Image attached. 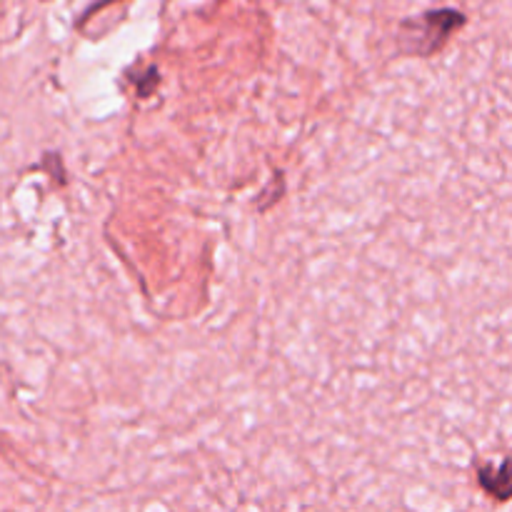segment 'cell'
Segmentation results:
<instances>
[{"label":"cell","instance_id":"cell-3","mask_svg":"<svg viewBox=\"0 0 512 512\" xmlns=\"http://www.w3.org/2000/svg\"><path fill=\"white\" fill-rule=\"evenodd\" d=\"M130 78H135V90H138L140 98H148V95H153V90L158 88L160 83V75H158V68H148L145 70V78H138V75L130 73Z\"/></svg>","mask_w":512,"mask_h":512},{"label":"cell","instance_id":"cell-2","mask_svg":"<svg viewBox=\"0 0 512 512\" xmlns=\"http://www.w3.org/2000/svg\"><path fill=\"white\" fill-rule=\"evenodd\" d=\"M480 485L488 490L490 495H495L498 500L510 498V473H508V460L500 463L498 470L483 468L480 470Z\"/></svg>","mask_w":512,"mask_h":512},{"label":"cell","instance_id":"cell-1","mask_svg":"<svg viewBox=\"0 0 512 512\" xmlns=\"http://www.w3.org/2000/svg\"><path fill=\"white\" fill-rule=\"evenodd\" d=\"M465 25V15L453 8L428 10L420 20H405L400 50L408 55H433Z\"/></svg>","mask_w":512,"mask_h":512},{"label":"cell","instance_id":"cell-4","mask_svg":"<svg viewBox=\"0 0 512 512\" xmlns=\"http://www.w3.org/2000/svg\"><path fill=\"white\" fill-rule=\"evenodd\" d=\"M110 3H118V0H95V3L90 5L88 10H85V15H83V18H80V23H83L85 18H90V15H93V13H98L100 8H105V5H110Z\"/></svg>","mask_w":512,"mask_h":512}]
</instances>
